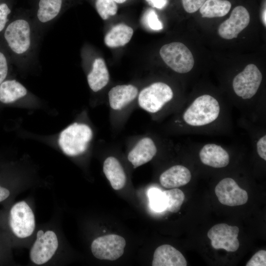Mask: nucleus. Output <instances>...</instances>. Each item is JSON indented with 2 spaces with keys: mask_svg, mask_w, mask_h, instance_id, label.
Here are the masks:
<instances>
[{
  "mask_svg": "<svg viewBox=\"0 0 266 266\" xmlns=\"http://www.w3.org/2000/svg\"><path fill=\"white\" fill-rule=\"evenodd\" d=\"M253 139V146H255L256 153L260 158L266 161V133L263 130L259 131L255 135Z\"/></svg>",
  "mask_w": 266,
  "mask_h": 266,
  "instance_id": "nucleus-28",
  "label": "nucleus"
},
{
  "mask_svg": "<svg viewBox=\"0 0 266 266\" xmlns=\"http://www.w3.org/2000/svg\"><path fill=\"white\" fill-rule=\"evenodd\" d=\"M266 8H265V9H264L263 11V13H262V21H263V23L264 25V26L266 27Z\"/></svg>",
  "mask_w": 266,
  "mask_h": 266,
  "instance_id": "nucleus-35",
  "label": "nucleus"
},
{
  "mask_svg": "<svg viewBox=\"0 0 266 266\" xmlns=\"http://www.w3.org/2000/svg\"><path fill=\"white\" fill-rule=\"evenodd\" d=\"M11 13V9L9 4L5 2L0 3V33L4 31L6 27Z\"/></svg>",
  "mask_w": 266,
  "mask_h": 266,
  "instance_id": "nucleus-29",
  "label": "nucleus"
},
{
  "mask_svg": "<svg viewBox=\"0 0 266 266\" xmlns=\"http://www.w3.org/2000/svg\"><path fill=\"white\" fill-rule=\"evenodd\" d=\"M0 3H1V2H0Z\"/></svg>",
  "mask_w": 266,
  "mask_h": 266,
  "instance_id": "nucleus-37",
  "label": "nucleus"
},
{
  "mask_svg": "<svg viewBox=\"0 0 266 266\" xmlns=\"http://www.w3.org/2000/svg\"><path fill=\"white\" fill-rule=\"evenodd\" d=\"M138 88L132 84L118 85L108 92V99L110 109L120 112L128 107L137 99Z\"/></svg>",
  "mask_w": 266,
  "mask_h": 266,
  "instance_id": "nucleus-16",
  "label": "nucleus"
},
{
  "mask_svg": "<svg viewBox=\"0 0 266 266\" xmlns=\"http://www.w3.org/2000/svg\"><path fill=\"white\" fill-rule=\"evenodd\" d=\"M206 0H182L184 10L188 13H192L198 10Z\"/></svg>",
  "mask_w": 266,
  "mask_h": 266,
  "instance_id": "nucleus-31",
  "label": "nucleus"
},
{
  "mask_svg": "<svg viewBox=\"0 0 266 266\" xmlns=\"http://www.w3.org/2000/svg\"><path fill=\"white\" fill-rule=\"evenodd\" d=\"M191 178L192 174L188 168L181 165H176L162 172L159 180L164 187L172 189L187 184Z\"/></svg>",
  "mask_w": 266,
  "mask_h": 266,
  "instance_id": "nucleus-17",
  "label": "nucleus"
},
{
  "mask_svg": "<svg viewBox=\"0 0 266 266\" xmlns=\"http://www.w3.org/2000/svg\"><path fill=\"white\" fill-rule=\"evenodd\" d=\"M160 55L166 65L177 73H186L193 68V54L181 42H173L163 45L160 49Z\"/></svg>",
  "mask_w": 266,
  "mask_h": 266,
  "instance_id": "nucleus-7",
  "label": "nucleus"
},
{
  "mask_svg": "<svg viewBox=\"0 0 266 266\" xmlns=\"http://www.w3.org/2000/svg\"><path fill=\"white\" fill-rule=\"evenodd\" d=\"M93 136V131L88 125L75 122L61 132L59 144L65 154L76 156L87 150Z\"/></svg>",
  "mask_w": 266,
  "mask_h": 266,
  "instance_id": "nucleus-4",
  "label": "nucleus"
},
{
  "mask_svg": "<svg viewBox=\"0 0 266 266\" xmlns=\"http://www.w3.org/2000/svg\"><path fill=\"white\" fill-rule=\"evenodd\" d=\"M187 261L182 254L168 244L157 247L154 253L153 266H186Z\"/></svg>",
  "mask_w": 266,
  "mask_h": 266,
  "instance_id": "nucleus-18",
  "label": "nucleus"
},
{
  "mask_svg": "<svg viewBox=\"0 0 266 266\" xmlns=\"http://www.w3.org/2000/svg\"><path fill=\"white\" fill-rule=\"evenodd\" d=\"M215 192L220 202L224 205H241L248 200L247 192L241 189L231 177L225 178L219 181L215 187Z\"/></svg>",
  "mask_w": 266,
  "mask_h": 266,
  "instance_id": "nucleus-12",
  "label": "nucleus"
},
{
  "mask_svg": "<svg viewBox=\"0 0 266 266\" xmlns=\"http://www.w3.org/2000/svg\"><path fill=\"white\" fill-rule=\"evenodd\" d=\"M9 223L13 233L19 238H26L33 233L35 228L34 216L25 201L18 202L12 207Z\"/></svg>",
  "mask_w": 266,
  "mask_h": 266,
  "instance_id": "nucleus-8",
  "label": "nucleus"
},
{
  "mask_svg": "<svg viewBox=\"0 0 266 266\" xmlns=\"http://www.w3.org/2000/svg\"><path fill=\"white\" fill-rule=\"evenodd\" d=\"M3 37L16 62L21 66L34 62L41 35L34 24L30 10H21V13L7 25Z\"/></svg>",
  "mask_w": 266,
  "mask_h": 266,
  "instance_id": "nucleus-2",
  "label": "nucleus"
},
{
  "mask_svg": "<svg viewBox=\"0 0 266 266\" xmlns=\"http://www.w3.org/2000/svg\"><path fill=\"white\" fill-rule=\"evenodd\" d=\"M133 33V30L131 27L124 24H117L105 35L104 43L110 48L123 46L130 41Z\"/></svg>",
  "mask_w": 266,
  "mask_h": 266,
  "instance_id": "nucleus-21",
  "label": "nucleus"
},
{
  "mask_svg": "<svg viewBox=\"0 0 266 266\" xmlns=\"http://www.w3.org/2000/svg\"><path fill=\"white\" fill-rule=\"evenodd\" d=\"M58 247V241L55 233L51 231L45 233L39 230L33 243L30 256L32 261L37 265L48 262L54 255Z\"/></svg>",
  "mask_w": 266,
  "mask_h": 266,
  "instance_id": "nucleus-11",
  "label": "nucleus"
},
{
  "mask_svg": "<svg viewBox=\"0 0 266 266\" xmlns=\"http://www.w3.org/2000/svg\"><path fill=\"white\" fill-rule=\"evenodd\" d=\"M109 71L103 59L95 58L87 74V82L90 89L98 92L105 87L109 81Z\"/></svg>",
  "mask_w": 266,
  "mask_h": 266,
  "instance_id": "nucleus-19",
  "label": "nucleus"
},
{
  "mask_svg": "<svg viewBox=\"0 0 266 266\" xmlns=\"http://www.w3.org/2000/svg\"><path fill=\"white\" fill-rule=\"evenodd\" d=\"M250 15L244 6L238 5L232 10L229 19L219 26L218 32L219 35L226 39L236 38L238 34L249 24Z\"/></svg>",
  "mask_w": 266,
  "mask_h": 266,
  "instance_id": "nucleus-13",
  "label": "nucleus"
},
{
  "mask_svg": "<svg viewBox=\"0 0 266 266\" xmlns=\"http://www.w3.org/2000/svg\"><path fill=\"white\" fill-rule=\"evenodd\" d=\"M200 146L198 154L203 165L215 168H221L229 164V152L223 145L210 142Z\"/></svg>",
  "mask_w": 266,
  "mask_h": 266,
  "instance_id": "nucleus-15",
  "label": "nucleus"
},
{
  "mask_svg": "<svg viewBox=\"0 0 266 266\" xmlns=\"http://www.w3.org/2000/svg\"><path fill=\"white\" fill-rule=\"evenodd\" d=\"M239 229L236 226L227 224H218L213 226L208 232L207 236L211 240L212 247L223 249L228 252H235L239 248L237 239Z\"/></svg>",
  "mask_w": 266,
  "mask_h": 266,
  "instance_id": "nucleus-10",
  "label": "nucleus"
},
{
  "mask_svg": "<svg viewBox=\"0 0 266 266\" xmlns=\"http://www.w3.org/2000/svg\"><path fill=\"white\" fill-rule=\"evenodd\" d=\"M117 4H123L127 1V0H114Z\"/></svg>",
  "mask_w": 266,
  "mask_h": 266,
  "instance_id": "nucleus-36",
  "label": "nucleus"
},
{
  "mask_svg": "<svg viewBox=\"0 0 266 266\" xmlns=\"http://www.w3.org/2000/svg\"><path fill=\"white\" fill-rule=\"evenodd\" d=\"M142 21L145 26L153 31L163 29V25L159 20L156 11L153 9H148L142 17Z\"/></svg>",
  "mask_w": 266,
  "mask_h": 266,
  "instance_id": "nucleus-27",
  "label": "nucleus"
},
{
  "mask_svg": "<svg viewBox=\"0 0 266 266\" xmlns=\"http://www.w3.org/2000/svg\"><path fill=\"white\" fill-rule=\"evenodd\" d=\"M95 9L103 20H107L117 12V4L114 0H94Z\"/></svg>",
  "mask_w": 266,
  "mask_h": 266,
  "instance_id": "nucleus-25",
  "label": "nucleus"
},
{
  "mask_svg": "<svg viewBox=\"0 0 266 266\" xmlns=\"http://www.w3.org/2000/svg\"><path fill=\"white\" fill-rule=\"evenodd\" d=\"M73 0H33L30 10L34 24L40 34L58 19Z\"/></svg>",
  "mask_w": 266,
  "mask_h": 266,
  "instance_id": "nucleus-5",
  "label": "nucleus"
},
{
  "mask_svg": "<svg viewBox=\"0 0 266 266\" xmlns=\"http://www.w3.org/2000/svg\"><path fill=\"white\" fill-rule=\"evenodd\" d=\"M166 200V210L172 213L178 212L184 202V193L177 188L166 190L163 192Z\"/></svg>",
  "mask_w": 266,
  "mask_h": 266,
  "instance_id": "nucleus-24",
  "label": "nucleus"
},
{
  "mask_svg": "<svg viewBox=\"0 0 266 266\" xmlns=\"http://www.w3.org/2000/svg\"><path fill=\"white\" fill-rule=\"evenodd\" d=\"M9 70L8 61L6 55L0 51V84L4 81Z\"/></svg>",
  "mask_w": 266,
  "mask_h": 266,
  "instance_id": "nucleus-32",
  "label": "nucleus"
},
{
  "mask_svg": "<svg viewBox=\"0 0 266 266\" xmlns=\"http://www.w3.org/2000/svg\"><path fill=\"white\" fill-rule=\"evenodd\" d=\"M174 98L173 90L169 85L157 81L143 88L138 93L137 101L141 109L157 118L175 107L179 109L173 104Z\"/></svg>",
  "mask_w": 266,
  "mask_h": 266,
  "instance_id": "nucleus-3",
  "label": "nucleus"
},
{
  "mask_svg": "<svg viewBox=\"0 0 266 266\" xmlns=\"http://www.w3.org/2000/svg\"><path fill=\"white\" fill-rule=\"evenodd\" d=\"M148 197L152 209L157 212L166 210V200L163 192L158 189H151L148 192Z\"/></svg>",
  "mask_w": 266,
  "mask_h": 266,
  "instance_id": "nucleus-26",
  "label": "nucleus"
},
{
  "mask_svg": "<svg viewBox=\"0 0 266 266\" xmlns=\"http://www.w3.org/2000/svg\"><path fill=\"white\" fill-rule=\"evenodd\" d=\"M125 246L126 241L122 236L110 234L94 240L91 251L94 256L98 259L114 261L123 255Z\"/></svg>",
  "mask_w": 266,
  "mask_h": 266,
  "instance_id": "nucleus-9",
  "label": "nucleus"
},
{
  "mask_svg": "<svg viewBox=\"0 0 266 266\" xmlns=\"http://www.w3.org/2000/svg\"><path fill=\"white\" fill-rule=\"evenodd\" d=\"M246 266H266V251L261 250L256 253L247 263Z\"/></svg>",
  "mask_w": 266,
  "mask_h": 266,
  "instance_id": "nucleus-30",
  "label": "nucleus"
},
{
  "mask_svg": "<svg viewBox=\"0 0 266 266\" xmlns=\"http://www.w3.org/2000/svg\"><path fill=\"white\" fill-rule=\"evenodd\" d=\"M158 144L152 137L139 138L128 152L127 158L134 168L147 163L153 159L158 151Z\"/></svg>",
  "mask_w": 266,
  "mask_h": 266,
  "instance_id": "nucleus-14",
  "label": "nucleus"
},
{
  "mask_svg": "<svg viewBox=\"0 0 266 266\" xmlns=\"http://www.w3.org/2000/svg\"><path fill=\"white\" fill-rule=\"evenodd\" d=\"M10 195L9 191L0 186V202L7 199Z\"/></svg>",
  "mask_w": 266,
  "mask_h": 266,
  "instance_id": "nucleus-34",
  "label": "nucleus"
},
{
  "mask_svg": "<svg viewBox=\"0 0 266 266\" xmlns=\"http://www.w3.org/2000/svg\"><path fill=\"white\" fill-rule=\"evenodd\" d=\"M263 79V75L254 64L247 65L233 79V90L241 101L251 100L257 93Z\"/></svg>",
  "mask_w": 266,
  "mask_h": 266,
  "instance_id": "nucleus-6",
  "label": "nucleus"
},
{
  "mask_svg": "<svg viewBox=\"0 0 266 266\" xmlns=\"http://www.w3.org/2000/svg\"><path fill=\"white\" fill-rule=\"evenodd\" d=\"M231 7V3L227 0H206L199 9L202 17L211 18L224 16Z\"/></svg>",
  "mask_w": 266,
  "mask_h": 266,
  "instance_id": "nucleus-23",
  "label": "nucleus"
},
{
  "mask_svg": "<svg viewBox=\"0 0 266 266\" xmlns=\"http://www.w3.org/2000/svg\"><path fill=\"white\" fill-rule=\"evenodd\" d=\"M103 173L115 190L122 189L125 185L126 175L119 161L114 156L105 159L103 164Z\"/></svg>",
  "mask_w": 266,
  "mask_h": 266,
  "instance_id": "nucleus-20",
  "label": "nucleus"
},
{
  "mask_svg": "<svg viewBox=\"0 0 266 266\" xmlns=\"http://www.w3.org/2000/svg\"><path fill=\"white\" fill-rule=\"evenodd\" d=\"M175 128L185 133H214L229 129L228 105L209 94L196 97L178 110Z\"/></svg>",
  "mask_w": 266,
  "mask_h": 266,
  "instance_id": "nucleus-1",
  "label": "nucleus"
},
{
  "mask_svg": "<svg viewBox=\"0 0 266 266\" xmlns=\"http://www.w3.org/2000/svg\"><path fill=\"white\" fill-rule=\"evenodd\" d=\"M27 89L16 80H7L0 84V101L10 103L27 94Z\"/></svg>",
  "mask_w": 266,
  "mask_h": 266,
  "instance_id": "nucleus-22",
  "label": "nucleus"
},
{
  "mask_svg": "<svg viewBox=\"0 0 266 266\" xmlns=\"http://www.w3.org/2000/svg\"><path fill=\"white\" fill-rule=\"evenodd\" d=\"M153 7L158 9L164 8L167 4L168 0H146Z\"/></svg>",
  "mask_w": 266,
  "mask_h": 266,
  "instance_id": "nucleus-33",
  "label": "nucleus"
}]
</instances>
